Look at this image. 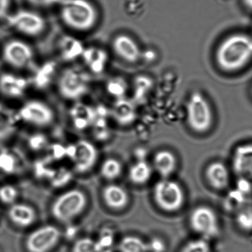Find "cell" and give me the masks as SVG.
I'll return each instance as SVG.
<instances>
[{"mask_svg": "<svg viewBox=\"0 0 252 252\" xmlns=\"http://www.w3.org/2000/svg\"><path fill=\"white\" fill-rule=\"evenodd\" d=\"M181 252H213V251L209 240L198 237L187 242L183 246Z\"/></svg>", "mask_w": 252, "mask_h": 252, "instance_id": "4316f807", "label": "cell"}, {"mask_svg": "<svg viewBox=\"0 0 252 252\" xmlns=\"http://www.w3.org/2000/svg\"><path fill=\"white\" fill-rule=\"evenodd\" d=\"M103 202L108 209L120 212L127 207L129 194L122 186L116 184H107L101 191Z\"/></svg>", "mask_w": 252, "mask_h": 252, "instance_id": "5bb4252c", "label": "cell"}, {"mask_svg": "<svg viewBox=\"0 0 252 252\" xmlns=\"http://www.w3.org/2000/svg\"><path fill=\"white\" fill-rule=\"evenodd\" d=\"M27 82L20 76L3 73L0 76V91L10 98H19L26 92Z\"/></svg>", "mask_w": 252, "mask_h": 252, "instance_id": "d6986e66", "label": "cell"}, {"mask_svg": "<svg viewBox=\"0 0 252 252\" xmlns=\"http://www.w3.org/2000/svg\"><path fill=\"white\" fill-rule=\"evenodd\" d=\"M243 2L248 8L252 10V0H243Z\"/></svg>", "mask_w": 252, "mask_h": 252, "instance_id": "1f68e13d", "label": "cell"}, {"mask_svg": "<svg viewBox=\"0 0 252 252\" xmlns=\"http://www.w3.org/2000/svg\"><path fill=\"white\" fill-rule=\"evenodd\" d=\"M28 2L31 5L41 8H47V7L53 6L57 3H60L62 0H27Z\"/></svg>", "mask_w": 252, "mask_h": 252, "instance_id": "f546056e", "label": "cell"}, {"mask_svg": "<svg viewBox=\"0 0 252 252\" xmlns=\"http://www.w3.org/2000/svg\"><path fill=\"white\" fill-rule=\"evenodd\" d=\"M152 166L161 178H170L176 172L178 159L172 152L160 150L155 154Z\"/></svg>", "mask_w": 252, "mask_h": 252, "instance_id": "ac0fdd59", "label": "cell"}, {"mask_svg": "<svg viewBox=\"0 0 252 252\" xmlns=\"http://www.w3.org/2000/svg\"><path fill=\"white\" fill-rule=\"evenodd\" d=\"M11 0H0V20L6 19L9 15Z\"/></svg>", "mask_w": 252, "mask_h": 252, "instance_id": "4dcf8cb0", "label": "cell"}, {"mask_svg": "<svg viewBox=\"0 0 252 252\" xmlns=\"http://www.w3.org/2000/svg\"><path fill=\"white\" fill-rule=\"evenodd\" d=\"M6 20L11 27L26 36H39L46 29V21L43 17L28 10H20L11 15L9 14Z\"/></svg>", "mask_w": 252, "mask_h": 252, "instance_id": "9c48e42d", "label": "cell"}, {"mask_svg": "<svg viewBox=\"0 0 252 252\" xmlns=\"http://www.w3.org/2000/svg\"><path fill=\"white\" fill-rule=\"evenodd\" d=\"M62 231L51 224L42 225L31 231L25 240L28 252H51L60 242Z\"/></svg>", "mask_w": 252, "mask_h": 252, "instance_id": "ba28073f", "label": "cell"}, {"mask_svg": "<svg viewBox=\"0 0 252 252\" xmlns=\"http://www.w3.org/2000/svg\"><path fill=\"white\" fill-rule=\"evenodd\" d=\"M84 60L91 70L100 72L103 70L107 62V54L102 50L90 48L85 50L83 54Z\"/></svg>", "mask_w": 252, "mask_h": 252, "instance_id": "7402d4cb", "label": "cell"}, {"mask_svg": "<svg viewBox=\"0 0 252 252\" xmlns=\"http://www.w3.org/2000/svg\"><path fill=\"white\" fill-rule=\"evenodd\" d=\"M88 203L85 191L72 189L62 193L54 200L51 205V215L59 222H70L85 212Z\"/></svg>", "mask_w": 252, "mask_h": 252, "instance_id": "3957f363", "label": "cell"}, {"mask_svg": "<svg viewBox=\"0 0 252 252\" xmlns=\"http://www.w3.org/2000/svg\"><path fill=\"white\" fill-rule=\"evenodd\" d=\"M19 191L14 186L5 184L0 187V201L4 204H14L17 201Z\"/></svg>", "mask_w": 252, "mask_h": 252, "instance_id": "83f0119b", "label": "cell"}, {"mask_svg": "<svg viewBox=\"0 0 252 252\" xmlns=\"http://www.w3.org/2000/svg\"><path fill=\"white\" fill-rule=\"evenodd\" d=\"M252 60V36L246 33L230 35L218 45L215 52L217 65L222 71H240Z\"/></svg>", "mask_w": 252, "mask_h": 252, "instance_id": "6da1fadb", "label": "cell"}, {"mask_svg": "<svg viewBox=\"0 0 252 252\" xmlns=\"http://www.w3.org/2000/svg\"><path fill=\"white\" fill-rule=\"evenodd\" d=\"M189 222L191 229L200 238L209 241L220 234L219 218L210 206L200 205L194 208L190 213Z\"/></svg>", "mask_w": 252, "mask_h": 252, "instance_id": "52a82bcc", "label": "cell"}, {"mask_svg": "<svg viewBox=\"0 0 252 252\" xmlns=\"http://www.w3.org/2000/svg\"><path fill=\"white\" fill-rule=\"evenodd\" d=\"M155 203L159 209L168 213H175L184 207L186 194L182 186L170 178H161L153 190Z\"/></svg>", "mask_w": 252, "mask_h": 252, "instance_id": "277c9868", "label": "cell"}, {"mask_svg": "<svg viewBox=\"0 0 252 252\" xmlns=\"http://www.w3.org/2000/svg\"><path fill=\"white\" fill-rule=\"evenodd\" d=\"M113 119L121 125H128L135 120V110L133 104L127 100H118L112 110Z\"/></svg>", "mask_w": 252, "mask_h": 252, "instance_id": "ffe728a7", "label": "cell"}, {"mask_svg": "<svg viewBox=\"0 0 252 252\" xmlns=\"http://www.w3.org/2000/svg\"><path fill=\"white\" fill-rule=\"evenodd\" d=\"M119 252H149L148 243L135 235H126L119 244Z\"/></svg>", "mask_w": 252, "mask_h": 252, "instance_id": "603a6c76", "label": "cell"}, {"mask_svg": "<svg viewBox=\"0 0 252 252\" xmlns=\"http://www.w3.org/2000/svg\"><path fill=\"white\" fill-rule=\"evenodd\" d=\"M113 51L118 57L129 63H135L141 57V51L137 42L126 34L118 35L113 41Z\"/></svg>", "mask_w": 252, "mask_h": 252, "instance_id": "9a60e30c", "label": "cell"}, {"mask_svg": "<svg viewBox=\"0 0 252 252\" xmlns=\"http://www.w3.org/2000/svg\"><path fill=\"white\" fill-rule=\"evenodd\" d=\"M71 156L75 170L78 173L85 174L90 172L96 164L98 152L92 143L80 140L73 147Z\"/></svg>", "mask_w": 252, "mask_h": 252, "instance_id": "7c38bea8", "label": "cell"}, {"mask_svg": "<svg viewBox=\"0 0 252 252\" xmlns=\"http://www.w3.org/2000/svg\"><path fill=\"white\" fill-rule=\"evenodd\" d=\"M236 225L245 232L252 231V206L246 204L235 212Z\"/></svg>", "mask_w": 252, "mask_h": 252, "instance_id": "d4e9b609", "label": "cell"}, {"mask_svg": "<svg viewBox=\"0 0 252 252\" xmlns=\"http://www.w3.org/2000/svg\"><path fill=\"white\" fill-rule=\"evenodd\" d=\"M8 219L20 228L32 226L37 219L36 209L27 203H15L10 206L8 210Z\"/></svg>", "mask_w": 252, "mask_h": 252, "instance_id": "e0dca14e", "label": "cell"}, {"mask_svg": "<svg viewBox=\"0 0 252 252\" xmlns=\"http://www.w3.org/2000/svg\"><path fill=\"white\" fill-rule=\"evenodd\" d=\"M148 243V251L151 252H165L166 245L163 240L159 237L152 239Z\"/></svg>", "mask_w": 252, "mask_h": 252, "instance_id": "f1b7e54d", "label": "cell"}, {"mask_svg": "<svg viewBox=\"0 0 252 252\" xmlns=\"http://www.w3.org/2000/svg\"><path fill=\"white\" fill-rule=\"evenodd\" d=\"M2 57L7 64L17 69L27 67L33 62L34 54L32 47L19 39L8 41L2 50Z\"/></svg>", "mask_w": 252, "mask_h": 252, "instance_id": "8fae6325", "label": "cell"}, {"mask_svg": "<svg viewBox=\"0 0 252 252\" xmlns=\"http://www.w3.org/2000/svg\"><path fill=\"white\" fill-rule=\"evenodd\" d=\"M205 177L209 186L219 191L226 189L231 182L229 169L221 161L209 163L205 170Z\"/></svg>", "mask_w": 252, "mask_h": 252, "instance_id": "2e32d148", "label": "cell"}, {"mask_svg": "<svg viewBox=\"0 0 252 252\" xmlns=\"http://www.w3.org/2000/svg\"><path fill=\"white\" fill-rule=\"evenodd\" d=\"M231 166L239 178L252 182V143L240 144L236 147L233 153Z\"/></svg>", "mask_w": 252, "mask_h": 252, "instance_id": "4fadbf2b", "label": "cell"}, {"mask_svg": "<svg viewBox=\"0 0 252 252\" xmlns=\"http://www.w3.org/2000/svg\"><path fill=\"white\" fill-rule=\"evenodd\" d=\"M153 166L146 160H138L129 168L128 178L135 185L141 186L147 184L153 177Z\"/></svg>", "mask_w": 252, "mask_h": 252, "instance_id": "44dd1931", "label": "cell"}, {"mask_svg": "<svg viewBox=\"0 0 252 252\" xmlns=\"http://www.w3.org/2000/svg\"><path fill=\"white\" fill-rule=\"evenodd\" d=\"M20 116L26 123L39 127L49 126L54 122V110L46 103L39 100L26 102L20 109Z\"/></svg>", "mask_w": 252, "mask_h": 252, "instance_id": "30bf717a", "label": "cell"}, {"mask_svg": "<svg viewBox=\"0 0 252 252\" xmlns=\"http://www.w3.org/2000/svg\"><path fill=\"white\" fill-rule=\"evenodd\" d=\"M98 243L91 237H81L73 243L71 252H98Z\"/></svg>", "mask_w": 252, "mask_h": 252, "instance_id": "484cf974", "label": "cell"}, {"mask_svg": "<svg viewBox=\"0 0 252 252\" xmlns=\"http://www.w3.org/2000/svg\"><path fill=\"white\" fill-rule=\"evenodd\" d=\"M122 163L114 158H109L104 160L100 168V173L102 178L110 181L118 179L122 175Z\"/></svg>", "mask_w": 252, "mask_h": 252, "instance_id": "cb8c5ba5", "label": "cell"}, {"mask_svg": "<svg viewBox=\"0 0 252 252\" xmlns=\"http://www.w3.org/2000/svg\"><path fill=\"white\" fill-rule=\"evenodd\" d=\"M60 14L67 27L80 32L94 29L98 19L96 8L90 0H62Z\"/></svg>", "mask_w": 252, "mask_h": 252, "instance_id": "7a4b0ae2", "label": "cell"}, {"mask_svg": "<svg viewBox=\"0 0 252 252\" xmlns=\"http://www.w3.org/2000/svg\"><path fill=\"white\" fill-rule=\"evenodd\" d=\"M187 124L196 133L204 134L213 125V112L209 101L200 93L190 95L187 104Z\"/></svg>", "mask_w": 252, "mask_h": 252, "instance_id": "5b68a950", "label": "cell"}, {"mask_svg": "<svg viewBox=\"0 0 252 252\" xmlns=\"http://www.w3.org/2000/svg\"><path fill=\"white\" fill-rule=\"evenodd\" d=\"M90 82L89 75L85 70L79 67H70L60 75L57 88L63 98L77 100L88 93Z\"/></svg>", "mask_w": 252, "mask_h": 252, "instance_id": "8992f818", "label": "cell"}]
</instances>
